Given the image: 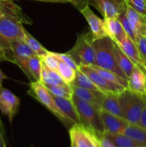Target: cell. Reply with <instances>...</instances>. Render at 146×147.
Listing matches in <instances>:
<instances>
[{
  "mask_svg": "<svg viewBox=\"0 0 146 147\" xmlns=\"http://www.w3.org/2000/svg\"><path fill=\"white\" fill-rule=\"evenodd\" d=\"M114 42V41H113ZM114 53L116 62L120 70L126 75L127 78L130 76L132 69L134 67L135 64L125 54L120 46L114 42Z\"/></svg>",
  "mask_w": 146,
  "mask_h": 147,
  "instance_id": "603a6c76",
  "label": "cell"
},
{
  "mask_svg": "<svg viewBox=\"0 0 146 147\" xmlns=\"http://www.w3.org/2000/svg\"><path fill=\"white\" fill-rule=\"evenodd\" d=\"M135 43L138 49L140 57L146 67V37L140 35V34H136Z\"/></svg>",
  "mask_w": 146,
  "mask_h": 147,
  "instance_id": "836d02e7",
  "label": "cell"
},
{
  "mask_svg": "<svg viewBox=\"0 0 146 147\" xmlns=\"http://www.w3.org/2000/svg\"><path fill=\"white\" fill-rule=\"evenodd\" d=\"M118 45L124 52L125 54L133 61L135 65L139 66L142 70H143L146 73V67L143 63L141 57H140L138 49H137L135 43L128 36L126 37L125 40L123 42L120 43Z\"/></svg>",
  "mask_w": 146,
  "mask_h": 147,
  "instance_id": "d6986e66",
  "label": "cell"
},
{
  "mask_svg": "<svg viewBox=\"0 0 146 147\" xmlns=\"http://www.w3.org/2000/svg\"><path fill=\"white\" fill-rule=\"evenodd\" d=\"M90 66L93 69H94L100 76H102L104 78H105L106 80H109V81L112 82V83H116V84L120 85V86L127 88V80L123 79V78L119 76L118 75L115 74L113 72L110 71V70H106V69L102 68V67H99V66L96 65H90Z\"/></svg>",
  "mask_w": 146,
  "mask_h": 147,
  "instance_id": "4316f807",
  "label": "cell"
},
{
  "mask_svg": "<svg viewBox=\"0 0 146 147\" xmlns=\"http://www.w3.org/2000/svg\"><path fill=\"white\" fill-rule=\"evenodd\" d=\"M117 19H118L119 21L121 23L122 26H123V29L125 31L127 35L135 42L136 39V34L135 33L134 30L132 28L131 25H130V22H129L128 19H127V16H126L125 12L120 14L118 16V17H117Z\"/></svg>",
  "mask_w": 146,
  "mask_h": 147,
  "instance_id": "1f68e13d",
  "label": "cell"
},
{
  "mask_svg": "<svg viewBox=\"0 0 146 147\" xmlns=\"http://www.w3.org/2000/svg\"><path fill=\"white\" fill-rule=\"evenodd\" d=\"M40 82L44 85H57L65 83L57 72L50 69L43 63L42 65V73Z\"/></svg>",
  "mask_w": 146,
  "mask_h": 147,
  "instance_id": "cb8c5ba5",
  "label": "cell"
},
{
  "mask_svg": "<svg viewBox=\"0 0 146 147\" xmlns=\"http://www.w3.org/2000/svg\"><path fill=\"white\" fill-rule=\"evenodd\" d=\"M72 100L77 109L82 124L94 134L104 133V125L100 116L101 109L74 95Z\"/></svg>",
  "mask_w": 146,
  "mask_h": 147,
  "instance_id": "277c9868",
  "label": "cell"
},
{
  "mask_svg": "<svg viewBox=\"0 0 146 147\" xmlns=\"http://www.w3.org/2000/svg\"><path fill=\"white\" fill-rule=\"evenodd\" d=\"M70 147H92L97 138L92 131L82 123H75L69 129Z\"/></svg>",
  "mask_w": 146,
  "mask_h": 147,
  "instance_id": "9c48e42d",
  "label": "cell"
},
{
  "mask_svg": "<svg viewBox=\"0 0 146 147\" xmlns=\"http://www.w3.org/2000/svg\"><path fill=\"white\" fill-rule=\"evenodd\" d=\"M95 53L94 64L100 67L110 70L127 80L126 75L120 70L116 62L114 53V42L110 37H102L93 41Z\"/></svg>",
  "mask_w": 146,
  "mask_h": 147,
  "instance_id": "6da1fadb",
  "label": "cell"
},
{
  "mask_svg": "<svg viewBox=\"0 0 146 147\" xmlns=\"http://www.w3.org/2000/svg\"><path fill=\"white\" fill-rule=\"evenodd\" d=\"M125 14L135 34L146 37V17L140 14L128 5L126 7Z\"/></svg>",
  "mask_w": 146,
  "mask_h": 147,
  "instance_id": "ac0fdd59",
  "label": "cell"
},
{
  "mask_svg": "<svg viewBox=\"0 0 146 147\" xmlns=\"http://www.w3.org/2000/svg\"><path fill=\"white\" fill-rule=\"evenodd\" d=\"M100 109L112 114L123 118V113L118 100V94L105 93Z\"/></svg>",
  "mask_w": 146,
  "mask_h": 147,
  "instance_id": "7402d4cb",
  "label": "cell"
},
{
  "mask_svg": "<svg viewBox=\"0 0 146 147\" xmlns=\"http://www.w3.org/2000/svg\"><path fill=\"white\" fill-rule=\"evenodd\" d=\"M78 67L88 76L89 78L103 93L120 94L122 91L127 88L124 86L112 83V82L106 80L90 65H82Z\"/></svg>",
  "mask_w": 146,
  "mask_h": 147,
  "instance_id": "30bf717a",
  "label": "cell"
},
{
  "mask_svg": "<svg viewBox=\"0 0 146 147\" xmlns=\"http://www.w3.org/2000/svg\"><path fill=\"white\" fill-rule=\"evenodd\" d=\"M93 41L94 39L90 32L78 34L74 45L67 53L78 67L94 64L95 53Z\"/></svg>",
  "mask_w": 146,
  "mask_h": 147,
  "instance_id": "5b68a950",
  "label": "cell"
},
{
  "mask_svg": "<svg viewBox=\"0 0 146 147\" xmlns=\"http://www.w3.org/2000/svg\"><path fill=\"white\" fill-rule=\"evenodd\" d=\"M80 11L86 19L90 26L91 34L94 40L108 36L104 20H102L101 18L97 17L90 9L89 4H87L83 8L80 9Z\"/></svg>",
  "mask_w": 146,
  "mask_h": 147,
  "instance_id": "7c38bea8",
  "label": "cell"
},
{
  "mask_svg": "<svg viewBox=\"0 0 146 147\" xmlns=\"http://www.w3.org/2000/svg\"><path fill=\"white\" fill-rule=\"evenodd\" d=\"M31 147H33V146H31Z\"/></svg>",
  "mask_w": 146,
  "mask_h": 147,
  "instance_id": "bcb514c9",
  "label": "cell"
},
{
  "mask_svg": "<svg viewBox=\"0 0 146 147\" xmlns=\"http://www.w3.org/2000/svg\"><path fill=\"white\" fill-rule=\"evenodd\" d=\"M1 62H2V61H1V60H0V63H1ZM6 78H7V77L5 76V74H4V73H3L2 71H1V68H0V88H1V86H2L3 80H4V79H6Z\"/></svg>",
  "mask_w": 146,
  "mask_h": 147,
  "instance_id": "7bdbcfd3",
  "label": "cell"
},
{
  "mask_svg": "<svg viewBox=\"0 0 146 147\" xmlns=\"http://www.w3.org/2000/svg\"><path fill=\"white\" fill-rule=\"evenodd\" d=\"M0 147H7L4 137V127L0 117Z\"/></svg>",
  "mask_w": 146,
  "mask_h": 147,
  "instance_id": "f35d334b",
  "label": "cell"
},
{
  "mask_svg": "<svg viewBox=\"0 0 146 147\" xmlns=\"http://www.w3.org/2000/svg\"><path fill=\"white\" fill-rule=\"evenodd\" d=\"M42 60V62L47 67L51 70H54L57 72V67H58V64L60 63V60L53 55L52 52L49 51V53L47 55H45L43 57H40Z\"/></svg>",
  "mask_w": 146,
  "mask_h": 147,
  "instance_id": "d6a6232c",
  "label": "cell"
},
{
  "mask_svg": "<svg viewBox=\"0 0 146 147\" xmlns=\"http://www.w3.org/2000/svg\"><path fill=\"white\" fill-rule=\"evenodd\" d=\"M31 1H43V2H54V3H71V0H31Z\"/></svg>",
  "mask_w": 146,
  "mask_h": 147,
  "instance_id": "b9f144b4",
  "label": "cell"
},
{
  "mask_svg": "<svg viewBox=\"0 0 146 147\" xmlns=\"http://www.w3.org/2000/svg\"><path fill=\"white\" fill-rule=\"evenodd\" d=\"M137 126H140L146 129V105L145 106L144 109H143V112H142L141 117H140V121H139Z\"/></svg>",
  "mask_w": 146,
  "mask_h": 147,
  "instance_id": "60d3db41",
  "label": "cell"
},
{
  "mask_svg": "<svg viewBox=\"0 0 146 147\" xmlns=\"http://www.w3.org/2000/svg\"><path fill=\"white\" fill-rule=\"evenodd\" d=\"M70 85L89 89L91 90H100L99 88H97L94 84V83L89 78L88 76L85 73H83L79 67L76 70V76L74 80Z\"/></svg>",
  "mask_w": 146,
  "mask_h": 147,
  "instance_id": "484cf974",
  "label": "cell"
},
{
  "mask_svg": "<svg viewBox=\"0 0 146 147\" xmlns=\"http://www.w3.org/2000/svg\"><path fill=\"white\" fill-rule=\"evenodd\" d=\"M118 100L123 119L131 124L138 125L146 105V96L134 93L127 88L118 94Z\"/></svg>",
  "mask_w": 146,
  "mask_h": 147,
  "instance_id": "7a4b0ae2",
  "label": "cell"
},
{
  "mask_svg": "<svg viewBox=\"0 0 146 147\" xmlns=\"http://www.w3.org/2000/svg\"><path fill=\"white\" fill-rule=\"evenodd\" d=\"M100 116L104 125V131L114 134H123L125 129L130 124L129 122L119 116L100 110Z\"/></svg>",
  "mask_w": 146,
  "mask_h": 147,
  "instance_id": "5bb4252c",
  "label": "cell"
},
{
  "mask_svg": "<svg viewBox=\"0 0 146 147\" xmlns=\"http://www.w3.org/2000/svg\"><path fill=\"white\" fill-rule=\"evenodd\" d=\"M23 24V20L14 16L4 15L0 17V39L9 46L14 40H22L25 30Z\"/></svg>",
  "mask_w": 146,
  "mask_h": 147,
  "instance_id": "8992f818",
  "label": "cell"
},
{
  "mask_svg": "<svg viewBox=\"0 0 146 147\" xmlns=\"http://www.w3.org/2000/svg\"><path fill=\"white\" fill-rule=\"evenodd\" d=\"M0 60L1 61H9L14 63L12 52L7 50L1 44H0Z\"/></svg>",
  "mask_w": 146,
  "mask_h": 147,
  "instance_id": "8d00e7d4",
  "label": "cell"
},
{
  "mask_svg": "<svg viewBox=\"0 0 146 147\" xmlns=\"http://www.w3.org/2000/svg\"><path fill=\"white\" fill-rule=\"evenodd\" d=\"M29 95L37 99L39 102L44 105L53 115L56 116L67 129H70L75 123L62 111L56 104L52 94L44 86L43 83L40 81L30 82L29 89L27 91Z\"/></svg>",
  "mask_w": 146,
  "mask_h": 147,
  "instance_id": "3957f363",
  "label": "cell"
},
{
  "mask_svg": "<svg viewBox=\"0 0 146 147\" xmlns=\"http://www.w3.org/2000/svg\"><path fill=\"white\" fill-rule=\"evenodd\" d=\"M23 41L37 55L40 57H43L49 53L48 50L43 47L41 43L39 42L30 33H29L27 30H24V37L23 38Z\"/></svg>",
  "mask_w": 146,
  "mask_h": 147,
  "instance_id": "83f0119b",
  "label": "cell"
},
{
  "mask_svg": "<svg viewBox=\"0 0 146 147\" xmlns=\"http://www.w3.org/2000/svg\"><path fill=\"white\" fill-rule=\"evenodd\" d=\"M11 15L23 20L24 24H32L33 22L23 13L20 7L14 2V0H0V17Z\"/></svg>",
  "mask_w": 146,
  "mask_h": 147,
  "instance_id": "e0dca14e",
  "label": "cell"
},
{
  "mask_svg": "<svg viewBox=\"0 0 146 147\" xmlns=\"http://www.w3.org/2000/svg\"><path fill=\"white\" fill-rule=\"evenodd\" d=\"M104 20L108 37L117 45L123 42L127 35L118 19L107 18Z\"/></svg>",
  "mask_w": 146,
  "mask_h": 147,
  "instance_id": "2e32d148",
  "label": "cell"
},
{
  "mask_svg": "<svg viewBox=\"0 0 146 147\" xmlns=\"http://www.w3.org/2000/svg\"><path fill=\"white\" fill-rule=\"evenodd\" d=\"M145 1H146V0H145Z\"/></svg>",
  "mask_w": 146,
  "mask_h": 147,
  "instance_id": "7dc6e473",
  "label": "cell"
},
{
  "mask_svg": "<svg viewBox=\"0 0 146 147\" xmlns=\"http://www.w3.org/2000/svg\"><path fill=\"white\" fill-rule=\"evenodd\" d=\"M127 88L137 94L146 96V73L136 65L127 78Z\"/></svg>",
  "mask_w": 146,
  "mask_h": 147,
  "instance_id": "4fadbf2b",
  "label": "cell"
},
{
  "mask_svg": "<svg viewBox=\"0 0 146 147\" xmlns=\"http://www.w3.org/2000/svg\"><path fill=\"white\" fill-rule=\"evenodd\" d=\"M103 134L113 142L116 147L146 146V144L130 137L124 134H114L104 131Z\"/></svg>",
  "mask_w": 146,
  "mask_h": 147,
  "instance_id": "44dd1931",
  "label": "cell"
},
{
  "mask_svg": "<svg viewBox=\"0 0 146 147\" xmlns=\"http://www.w3.org/2000/svg\"><path fill=\"white\" fill-rule=\"evenodd\" d=\"M87 4L97 9L104 19L117 18L127 7L124 0H87Z\"/></svg>",
  "mask_w": 146,
  "mask_h": 147,
  "instance_id": "ba28073f",
  "label": "cell"
},
{
  "mask_svg": "<svg viewBox=\"0 0 146 147\" xmlns=\"http://www.w3.org/2000/svg\"><path fill=\"white\" fill-rule=\"evenodd\" d=\"M0 44L4 46V47H5V48H7V50H9V51H11V46H9V45H7V43L4 42L3 41V40H1V39H0Z\"/></svg>",
  "mask_w": 146,
  "mask_h": 147,
  "instance_id": "ee69618b",
  "label": "cell"
},
{
  "mask_svg": "<svg viewBox=\"0 0 146 147\" xmlns=\"http://www.w3.org/2000/svg\"><path fill=\"white\" fill-rule=\"evenodd\" d=\"M53 55L58 59L60 61H62L64 63H67V65L70 66V67H72L74 70H77L78 68V66L77 65V64L75 63V62L74 61L72 58L71 57V56L69 54L66 53H52Z\"/></svg>",
  "mask_w": 146,
  "mask_h": 147,
  "instance_id": "d590c367",
  "label": "cell"
},
{
  "mask_svg": "<svg viewBox=\"0 0 146 147\" xmlns=\"http://www.w3.org/2000/svg\"><path fill=\"white\" fill-rule=\"evenodd\" d=\"M137 147H146V146H137Z\"/></svg>",
  "mask_w": 146,
  "mask_h": 147,
  "instance_id": "f6af8a7d",
  "label": "cell"
},
{
  "mask_svg": "<svg viewBox=\"0 0 146 147\" xmlns=\"http://www.w3.org/2000/svg\"><path fill=\"white\" fill-rule=\"evenodd\" d=\"M44 86L52 95L67 99H72L73 90L71 86L67 83L57 85L44 84Z\"/></svg>",
  "mask_w": 146,
  "mask_h": 147,
  "instance_id": "d4e9b609",
  "label": "cell"
},
{
  "mask_svg": "<svg viewBox=\"0 0 146 147\" xmlns=\"http://www.w3.org/2000/svg\"><path fill=\"white\" fill-rule=\"evenodd\" d=\"M11 46L14 63L24 72L30 82L35 81L28 69L27 60L31 56H35L37 55L21 40H14L11 43Z\"/></svg>",
  "mask_w": 146,
  "mask_h": 147,
  "instance_id": "52a82bcc",
  "label": "cell"
},
{
  "mask_svg": "<svg viewBox=\"0 0 146 147\" xmlns=\"http://www.w3.org/2000/svg\"><path fill=\"white\" fill-rule=\"evenodd\" d=\"M98 140L100 147H116L112 141L107 139L103 134H94Z\"/></svg>",
  "mask_w": 146,
  "mask_h": 147,
  "instance_id": "74e56055",
  "label": "cell"
},
{
  "mask_svg": "<svg viewBox=\"0 0 146 147\" xmlns=\"http://www.w3.org/2000/svg\"><path fill=\"white\" fill-rule=\"evenodd\" d=\"M56 104L63 113L68 116L74 123H81L78 111L72 99H67L52 95Z\"/></svg>",
  "mask_w": 146,
  "mask_h": 147,
  "instance_id": "ffe728a7",
  "label": "cell"
},
{
  "mask_svg": "<svg viewBox=\"0 0 146 147\" xmlns=\"http://www.w3.org/2000/svg\"><path fill=\"white\" fill-rule=\"evenodd\" d=\"M19 106V98L1 86L0 88V110L3 114L8 116L10 123L12 122L14 116L18 113Z\"/></svg>",
  "mask_w": 146,
  "mask_h": 147,
  "instance_id": "8fae6325",
  "label": "cell"
},
{
  "mask_svg": "<svg viewBox=\"0 0 146 147\" xmlns=\"http://www.w3.org/2000/svg\"><path fill=\"white\" fill-rule=\"evenodd\" d=\"M71 3L74 7L79 9V10L83 8L85 5L88 4H87V0H71Z\"/></svg>",
  "mask_w": 146,
  "mask_h": 147,
  "instance_id": "ab89813d",
  "label": "cell"
},
{
  "mask_svg": "<svg viewBox=\"0 0 146 147\" xmlns=\"http://www.w3.org/2000/svg\"><path fill=\"white\" fill-rule=\"evenodd\" d=\"M73 90V94L77 97L92 103L97 107H101L105 93L101 90H91L83 88L70 85Z\"/></svg>",
  "mask_w": 146,
  "mask_h": 147,
  "instance_id": "9a60e30c",
  "label": "cell"
},
{
  "mask_svg": "<svg viewBox=\"0 0 146 147\" xmlns=\"http://www.w3.org/2000/svg\"><path fill=\"white\" fill-rule=\"evenodd\" d=\"M126 4L134 9L136 11L146 17L145 0H124Z\"/></svg>",
  "mask_w": 146,
  "mask_h": 147,
  "instance_id": "e575fe53",
  "label": "cell"
},
{
  "mask_svg": "<svg viewBox=\"0 0 146 147\" xmlns=\"http://www.w3.org/2000/svg\"><path fill=\"white\" fill-rule=\"evenodd\" d=\"M57 73L67 84L72 83L76 76V70L62 61H60L59 63Z\"/></svg>",
  "mask_w": 146,
  "mask_h": 147,
  "instance_id": "f1b7e54d",
  "label": "cell"
},
{
  "mask_svg": "<svg viewBox=\"0 0 146 147\" xmlns=\"http://www.w3.org/2000/svg\"><path fill=\"white\" fill-rule=\"evenodd\" d=\"M42 62L41 58L39 56H31L27 60V66L31 76L34 77L35 81H40L41 80L42 73Z\"/></svg>",
  "mask_w": 146,
  "mask_h": 147,
  "instance_id": "f546056e",
  "label": "cell"
},
{
  "mask_svg": "<svg viewBox=\"0 0 146 147\" xmlns=\"http://www.w3.org/2000/svg\"><path fill=\"white\" fill-rule=\"evenodd\" d=\"M123 134L146 144V129L141 126L130 123L125 129Z\"/></svg>",
  "mask_w": 146,
  "mask_h": 147,
  "instance_id": "4dcf8cb0",
  "label": "cell"
}]
</instances>
